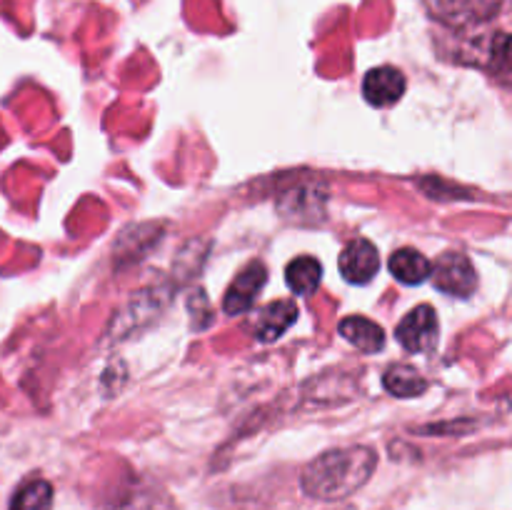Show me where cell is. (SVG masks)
Listing matches in <instances>:
<instances>
[{
	"mask_svg": "<svg viewBox=\"0 0 512 510\" xmlns=\"http://www.w3.org/2000/svg\"><path fill=\"white\" fill-rule=\"evenodd\" d=\"M375 463V450L363 445L328 450L303 470V490L320 500L345 498L368 483Z\"/></svg>",
	"mask_w": 512,
	"mask_h": 510,
	"instance_id": "cell-1",
	"label": "cell"
},
{
	"mask_svg": "<svg viewBox=\"0 0 512 510\" xmlns=\"http://www.w3.org/2000/svg\"><path fill=\"white\" fill-rule=\"evenodd\" d=\"M395 338L408 353H428L438 343V315L430 305H418L400 320Z\"/></svg>",
	"mask_w": 512,
	"mask_h": 510,
	"instance_id": "cell-2",
	"label": "cell"
},
{
	"mask_svg": "<svg viewBox=\"0 0 512 510\" xmlns=\"http://www.w3.org/2000/svg\"><path fill=\"white\" fill-rule=\"evenodd\" d=\"M430 278H433L435 288L448 295H458V298H468L478 285L473 265L463 253L440 255L438 263L430 265Z\"/></svg>",
	"mask_w": 512,
	"mask_h": 510,
	"instance_id": "cell-3",
	"label": "cell"
},
{
	"mask_svg": "<svg viewBox=\"0 0 512 510\" xmlns=\"http://www.w3.org/2000/svg\"><path fill=\"white\" fill-rule=\"evenodd\" d=\"M380 268V255L375 250L373 243L368 240L358 238V240H350L348 245L343 248L340 253V273L348 283L355 285H365L375 278Z\"/></svg>",
	"mask_w": 512,
	"mask_h": 510,
	"instance_id": "cell-4",
	"label": "cell"
},
{
	"mask_svg": "<svg viewBox=\"0 0 512 510\" xmlns=\"http://www.w3.org/2000/svg\"><path fill=\"white\" fill-rule=\"evenodd\" d=\"M268 283V270L263 263H250L248 268L240 270L238 278L228 288V295L223 300V310L228 315H243L248 313L253 300L258 298L260 290Z\"/></svg>",
	"mask_w": 512,
	"mask_h": 510,
	"instance_id": "cell-5",
	"label": "cell"
},
{
	"mask_svg": "<svg viewBox=\"0 0 512 510\" xmlns=\"http://www.w3.org/2000/svg\"><path fill=\"white\" fill-rule=\"evenodd\" d=\"M405 93V75L398 68H390V65H380V68L370 70L365 75L363 83V95L370 105H385L398 103L400 95Z\"/></svg>",
	"mask_w": 512,
	"mask_h": 510,
	"instance_id": "cell-6",
	"label": "cell"
},
{
	"mask_svg": "<svg viewBox=\"0 0 512 510\" xmlns=\"http://www.w3.org/2000/svg\"><path fill=\"white\" fill-rule=\"evenodd\" d=\"M295 318H298V305L293 300H275L260 310L255 320V335L263 343H273L295 323Z\"/></svg>",
	"mask_w": 512,
	"mask_h": 510,
	"instance_id": "cell-7",
	"label": "cell"
},
{
	"mask_svg": "<svg viewBox=\"0 0 512 510\" xmlns=\"http://www.w3.org/2000/svg\"><path fill=\"white\" fill-rule=\"evenodd\" d=\"M338 330L348 343H353L358 350H365V353H378L385 348V330L368 318H360V315L345 318Z\"/></svg>",
	"mask_w": 512,
	"mask_h": 510,
	"instance_id": "cell-8",
	"label": "cell"
},
{
	"mask_svg": "<svg viewBox=\"0 0 512 510\" xmlns=\"http://www.w3.org/2000/svg\"><path fill=\"white\" fill-rule=\"evenodd\" d=\"M390 273L405 285H420L430 278V260L413 248H400L390 258Z\"/></svg>",
	"mask_w": 512,
	"mask_h": 510,
	"instance_id": "cell-9",
	"label": "cell"
},
{
	"mask_svg": "<svg viewBox=\"0 0 512 510\" xmlns=\"http://www.w3.org/2000/svg\"><path fill=\"white\" fill-rule=\"evenodd\" d=\"M288 200L290 208H280L285 213V218L293 220H305V223H313V213L318 218H323V205H325V195L315 193L313 185H300V188L290 190L288 195L283 198V203Z\"/></svg>",
	"mask_w": 512,
	"mask_h": 510,
	"instance_id": "cell-10",
	"label": "cell"
},
{
	"mask_svg": "<svg viewBox=\"0 0 512 510\" xmlns=\"http://www.w3.org/2000/svg\"><path fill=\"white\" fill-rule=\"evenodd\" d=\"M320 278H323V265H320V260L308 258V255L295 258L293 263L285 268V280H288L290 290L298 295L315 293L320 285Z\"/></svg>",
	"mask_w": 512,
	"mask_h": 510,
	"instance_id": "cell-11",
	"label": "cell"
},
{
	"mask_svg": "<svg viewBox=\"0 0 512 510\" xmlns=\"http://www.w3.org/2000/svg\"><path fill=\"white\" fill-rule=\"evenodd\" d=\"M383 385L388 393L398 395V398H413V395L425 393L428 388V380L418 373L410 365H393V368L385 373Z\"/></svg>",
	"mask_w": 512,
	"mask_h": 510,
	"instance_id": "cell-12",
	"label": "cell"
},
{
	"mask_svg": "<svg viewBox=\"0 0 512 510\" xmlns=\"http://www.w3.org/2000/svg\"><path fill=\"white\" fill-rule=\"evenodd\" d=\"M53 508V488L45 480H33L18 490L10 510H50Z\"/></svg>",
	"mask_w": 512,
	"mask_h": 510,
	"instance_id": "cell-13",
	"label": "cell"
}]
</instances>
